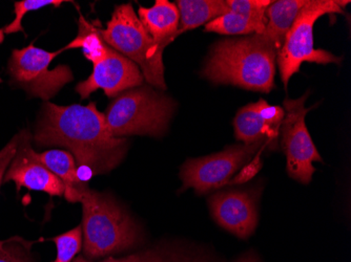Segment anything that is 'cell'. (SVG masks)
Returning a JSON list of instances; mask_svg holds the SVG:
<instances>
[{"instance_id":"cell-25","label":"cell","mask_w":351,"mask_h":262,"mask_svg":"<svg viewBox=\"0 0 351 262\" xmlns=\"http://www.w3.org/2000/svg\"><path fill=\"white\" fill-rule=\"evenodd\" d=\"M21 135H15L7 145L0 150V185L5 179V172L11 165L12 161L15 157L19 150V143H21Z\"/></svg>"},{"instance_id":"cell-28","label":"cell","mask_w":351,"mask_h":262,"mask_svg":"<svg viewBox=\"0 0 351 262\" xmlns=\"http://www.w3.org/2000/svg\"><path fill=\"white\" fill-rule=\"evenodd\" d=\"M72 262H90V260L86 259V257H82V256H79L76 259L73 260Z\"/></svg>"},{"instance_id":"cell-2","label":"cell","mask_w":351,"mask_h":262,"mask_svg":"<svg viewBox=\"0 0 351 262\" xmlns=\"http://www.w3.org/2000/svg\"><path fill=\"white\" fill-rule=\"evenodd\" d=\"M277 56L259 34L224 39L213 47L202 75L216 84L268 94L275 88Z\"/></svg>"},{"instance_id":"cell-27","label":"cell","mask_w":351,"mask_h":262,"mask_svg":"<svg viewBox=\"0 0 351 262\" xmlns=\"http://www.w3.org/2000/svg\"><path fill=\"white\" fill-rule=\"evenodd\" d=\"M234 262H262V260L254 250H250V251L242 254V255L237 258Z\"/></svg>"},{"instance_id":"cell-26","label":"cell","mask_w":351,"mask_h":262,"mask_svg":"<svg viewBox=\"0 0 351 262\" xmlns=\"http://www.w3.org/2000/svg\"><path fill=\"white\" fill-rule=\"evenodd\" d=\"M259 155H256L254 161H252V163H248L247 165L244 167L242 172L239 173L238 176H237L234 181H230V184H240V183L246 182L248 179H252V177L258 172L260 167H261Z\"/></svg>"},{"instance_id":"cell-16","label":"cell","mask_w":351,"mask_h":262,"mask_svg":"<svg viewBox=\"0 0 351 262\" xmlns=\"http://www.w3.org/2000/svg\"><path fill=\"white\" fill-rule=\"evenodd\" d=\"M37 159L54 173L64 184V198L70 202H82V195L88 189V184L82 182L77 173L76 161L69 151L53 150L35 153Z\"/></svg>"},{"instance_id":"cell-3","label":"cell","mask_w":351,"mask_h":262,"mask_svg":"<svg viewBox=\"0 0 351 262\" xmlns=\"http://www.w3.org/2000/svg\"><path fill=\"white\" fill-rule=\"evenodd\" d=\"M84 255L96 259L137 247L141 228L112 195L90 190L82 198Z\"/></svg>"},{"instance_id":"cell-7","label":"cell","mask_w":351,"mask_h":262,"mask_svg":"<svg viewBox=\"0 0 351 262\" xmlns=\"http://www.w3.org/2000/svg\"><path fill=\"white\" fill-rule=\"evenodd\" d=\"M266 147L269 148L265 142L232 145L215 155L189 159L181 168L182 190L193 188L201 195L230 184L232 175Z\"/></svg>"},{"instance_id":"cell-21","label":"cell","mask_w":351,"mask_h":262,"mask_svg":"<svg viewBox=\"0 0 351 262\" xmlns=\"http://www.w3.org/2000/svg\"><path fill=\"white\" fill-rule=\"evenodd\" d=\"M228 11L240 14L245 18L259 25L262 29L266 27V10L274 3L270 0H228Z\"/></svg>"},{"instance_id":"cell-15","label":"cell","mask_w":351,"mask_h":262,"mask_svg":"<svg viewBox=\"0 0 351 262\" xmlns=\"http://www.w3.org/2000/svg\"><path fill=\"white\" fill-rule=\"evenodd\" d=\"M307 3L308 0L274 1L266 10V27L260 37L279 53L295 17Z\"/></svg>"},{"instance_id":"cell-29","label":"cell","mask_w":351,"mask_h":262,"mask_svg":"<svg viewBox=\"0 0 351 262\" xmlns=\"http://www.w3.org/2000/svg\"><path fill=\"white\" fill-rule=\"evenodd\" d=\"M3 40H5V33L3 29H0V43H3Z\"/></svg>"},{"instance_id":"cell-18","label":"cell","mask_w":351,"mask_h":262,"mask_svg":"<svg viewBox=\"0 0 351 262\" xmlns=\"http://www.w3.org/2000/svg\"><path fill=\"white\" fill-rule=\"evenodd\" d=\"M175 5L180 14L177 37L184 31L206 25L218 18L219 16L230 12L226 1L223 0H178Z\"/></svg>"},{"instance_id":"cell-23","label":"cell","mask_w":351,"mask_h":262,"mask_svg":"<svg viewBox=\"0 0 351 262\" xmlns=\"http://www.w3.org/2000/svg\"><path fill=\"white\" fill-rule=\"evenodd\" d=\"M62 0H23L19 1L14 5V13H15V18L7 27H3V33L5 34H13V33H19L23 31V21L25 14L32 11H37V10L43 9L47 5H54L59 7L62 3Z\"/></svg>"},{"instance_id":"cell-13","label":"cell","mask_w":351,"mask_h":262,"mask_svg":"<svg viewBox=\"0 0 351 262\" xmlns=\"http://www.w3.org/2000/svg\"><path fill=\"white\" fill-rule=\"evenodd\" d=\"M138 17L158 47L163 51L177 38L180 14L175 3L157 0L152 8L139 7Z\"/></svg>"},{"instance_id":"cell-17","label":"cell","mask_w":351,"mask_h":262,"mask_svg":"<svg viewBox=\"0 0 351 262\" xmlns=\"http://www.w3.org/2000/svg\"><path fill=\"white\" fill-rule=\"evenodd\" d=\"M101 262H216L210 254L177 244H159L126 257H108Z\"/></svg>"},{"instance_id":"cell-14","label":"cell","mask_w":351,"mask_h":262,"mask_svg":"<svg viewBox=\"0 0 351 262\" xmlns=\"http://www.w3.org/2000/svg\"><path fill=\"white\" fill-rule=\"evenodd\" d=\"M261 101L250 103L239 110L234 118V135L244 144L265 142L270 149H275L280 127L264 119L260 112Z\"/></svg>"},{"instance_id":"cell-5","label":"cell","mask_w":351,"mask_h":262,"mask_svg":"<svg viewBox=\"0 0 351 262\" xmlns=\"http://www.w3.org/2000/svg\"><path fill=\"white\" fill-rule=\"evenodd\" d=\"M99 34L108 47L136 63L152 86L167 88L163 50L142 25L133 5L116 7L106 29L99 27Z\"/></svg>"},{"instance_id":"cell-6","label":"cell","mask_w":351,"mask_h":262,"mask_svg":"<svg viewBox=\"0 0 351 262\" xmlns=\"http://www.w3.org/2000/svg\"><path fill=\"white\" fill-rule=\"evenodd\" d=\"M350 1L308 0L306 5L299 12L277 56L280 75L285 88L304 62L317 64L341 62V57L315 49L313 27L317 19L326 14H343V8Z\"/></svg>"},{"instance_id":"cell-10","label":"cell","mask_w":351,"mask_h":262,"mask_svg":"<svg viewBox=\"0 0 351 262\" xmlns=\"http://www.w3.org/2000/svg\"><path fill=\"white\" fill-rule=\"evenodd\" d=\"M259 195L260 191L254 189L220 191L208 198V206L219 226L237 237L247 239L257 228Z\"/></svg>"},{"instance_id":"cell-19","label":"cell","mask_w":351,"mask_h":262,"mask_svg":"<svg viewBox=\"0 0 351 262\" xmlns=\"http://www.w3.org/2000/svg\"><path fill=\"white\" fill-rule=\"evenodd\" d=\"M71 49H82L86 58L95 64L106 58L108 45L99 34V27L90 25L80 16L78 35L70 44L64 47V50Z\"/></svg>"},{"instance_id":"cell-4","label":"cell","mask_w":351,"mask_h":262,"mask_svg":"<svg viewBox=\"0 0 351 262\" xmlns=\"http://www.w3.org/2000/svg\"><path fill=\"white\" fill-rule=\"evenodd\" d=\"M175 109L176 102L171 96L152 86H139L116 96L104 114L113 137H160L167 131Z\"/></svg>"},{"instance_id":"cell-20","label":"cell","mask_w":351,"mask_h":262,"mask_svg":"<svg viewBox=\"0 0 351 262\" xmlns=\"http://www.w3.org/2000/svg\"><path fill=\"white\" fill-rule=\"evenodd\" d=\"M205 31L234 36V35L262 34L264 31L259 25L240 14L228 12L224 15L219 16L218 18L206 23Z\"/></svg>"},{"instance_id":"cell-1","label":"cell","mask_w":351,"mask_h":262,"mask_svg":"<svg viewBox=\"0 0 351 262\" xmlns=\"http://www.w3.org/2000/svg\"><path fill=\"white\" fill-rule=\"evenodd\" d=\"M34 142L38 147L68 148L76 161L79 179L86 184L93 175L115 169L128 150V140L110 135L104 114L94 102L86 106L45 104Z\"/></svg>"},{"instance_id":"cell-9","label":"cell","mask_w":351,"mask_h":262,"mask_svg":"<svg viewBox=\"0 0 351 262\" xmlns=\"http://www.w3.org/2000/svg\"><path fill=\"white\" fill-rule=\"evenodd\" d=\"M309 92L299 99L284 100V118L280 127L281 146L287 159L286 171L291 179L308 184L315 168L313 161H322L305 123L313 107H305Z\"/></svg>"},{"instance_id":"cell-24","label":"cell","mask_w":351,"mask_h":262,"mask_svg":"<svg viewBox=\"0 0 351 262\" xmlns=\"http://www.w3.org/2000/svg\"><path fill=\"white\" fill-rule=\"evenodd\" d=\"M0 262H34L29 247L21 238L0 241Z\"/></svg>"},{"instance_id":"cell-11","label":"cell","mask_w":351,"mask_h":262,"mask_svg":"<svg viewBox=\"0 0 351 262\" xmlns=\"http://www.w3.org/2000/svg\"><path fill=\"white\" fill-rule=\"evenodd\" d=\"M93 65L92 75L76 86L82 99H86L98 90H104L108 96H115L131 88H139L145 80L136 63L110 47L106 58Z\"/></svg>"},{"instance_id":"cell-12","label":"cell","mask_w":351,"mask_h":262,"mask_svg":"<svg viewBox=\"0 0 351 262\" xmlns=\"http://www.w3.org/2000/svg\"><path fill=\"white\" fill-rule=\"evenodd\" d=\"M35 153L36 151L31 147L29 133L23 131L19 150L5 172L3 182L15 183L19 191L27 188L51 196H63L64 184L37 159Z\"/></svg>"},{"instance_id":"cell-22","label":"cell","mask_w":351,"mask_h":262,"mask_svg":"<svg viewBox=\"0 0 351 262\" xmlns=\"http://www.w3.org/2000/svg\"><path fill=\"white\" fill-rule=\"evenodd\" d=\"M82 226L53 237L52 241L56 244L57 256L52 262H72L82 250Z\"/></svg>"},{"instance_id":"cell-8","label":"cell","mask_w":351,"mask_h":262,"mask_svg":"<svg viewBox=\"0 0 351 262\" xmlns=\"http://www.w3.org/2000/svg\"><path fill=\"white\" fill-rule=\"evenodd\" d=\"M62 50L47 52L31 44L23 50H14L9 61V74L17 86L27 94L49 100L73 81L72 70L68 65H58L50 70L52 61Z\"/></svg>"}]
</instances>
